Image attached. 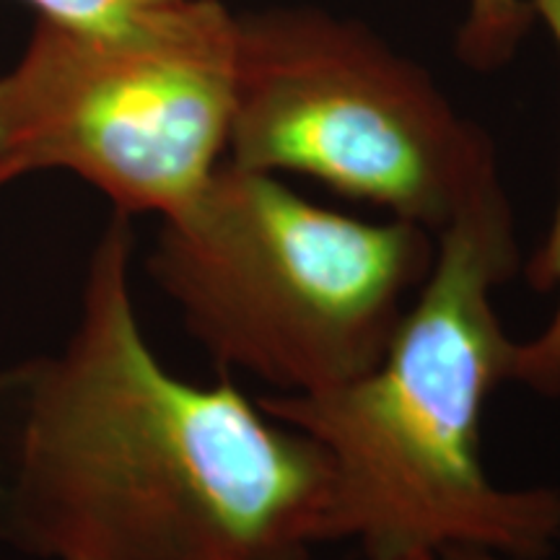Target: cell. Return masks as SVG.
<instances>
[{"mask_svg":"<svg viewBox=\"0 0 560 560\" xmlns=\"http://www.w3.org/2000/svg\"><path fill=\"white\" fill-rule=\"evenodd\" d=\"M132 247L117 213L68 340L0 371V540L42 560H310L342 540L317 441L153 353Z\"/></svg>","mask_w":560,"mask_h":560,"instance_id":"1","label":"cell"},{"mask_svg":"<svg viewBox=\"0 0 560 560\" xmlns=\"http://www.w3.org/2000/svg\"><path fill=\"white\" fill-rule=\"evenodd\" d=\"M516 268L499 182L439 231L429 278L374 369L332 389L257 400L327 454L340 535L369 558L472 548L542 560L560 540V493L499 488L482 462V412L514 382L520 346L493 291Z\"/></svg>","mask_w":560,"mask_h":560,"instance_id":"2","label":"cell"},{"mask_svg":"<svg viewBox=\"0 0 560 560\" xmlns=\"http://www.w3.org/2000/svg\"><path fill=\"white\" fill-rule=\"evenodd\" d=\"M433 255L416 223L342 215L221 161L164 215L149 276L223 371L310 395L382 361Z\"/></svg>","mask_w":560,"mask_h":560,"instance_id":"3","label":"cell"},{"mask_svg":"<svg viewBox=\"0 0 560 560\" xmlns=\"http://www.w3.org/2000/svg\"><path fill=\"white\" fill-rule=\"evenodd\" d=\"M236 19L231 164L304 174L431 234L501 182L486 130L363 24L306 5Z\"/></svg>","mask_w":560,"mask_h":560,"instance_id":"4","label":"cell"},{"mask_svg":"<svg viewBox=\"0 0 560 560\" xmlns=\"http://www.w3.org/2000/svg\"><path fill=\"white\" fill-rule=\"evenodd\" d=\"M240 19L185 0L107 30L39 19L0 75V161L66 170L117 213L164 215L206 185L229 143Z\"/></svg>","mask_w":560,"mask_h":560,"instance_id":"5","label":"cell"},{"mask_svg":"<svg viewBox=\"0 0 560 560\" xmlns=\"http://www.w3.org/2000/svg\"><path fill=\"white\" fill-rule=\"evenodd\" d=\"M529 3L535 16L548 24L560 50V0H529ZM527 278L537 291H556L558 304L548 327L535 340L516 346L514 382L529 384L545 395H560V200L548 240L532 257Z\"/></svg>","mask_w":560,"mask_h":560,"instance_id":"6","label":"cell"},{"mask_svg":"<svg viewBox=\"0 0 560 560\" xmlns=\"http://www.w3.org/2000/svg\"><path fill=\"white\" fill-rule=\"evenodd\" d=\"M535 19L529 0H467L457 34L459 58L475 70L506 66Z\"/></svg>","mask_w":560,"mask_h":560,"instance_id":"7","label":"cell"},{"mask_svg":"<svg viewBox=\"0 0 560 560\" xmlns=\"http://www.w3.org/2000/svg\"><path fill=\"white\" fill-rule=\"evenodd\" d=\"M26 3H32L47 21L83 26V30H107L185 0H26Z\"/></svg>","mask_w":560,"mask_h":560,"instance_id":"8","label":"cell"},{"mask_svg":"<svg viewBox=\"0 0 560 560\" xmlns=\"http://www.w3.org/2000/svg\"><path fill=\"white\" fill-rule=\"evenodd\" d=\"M433 560H514V558H503L495 556V552L488 550H472V548H454V550H444L439 552Z\"/></svg>","mask_w":560,"mask_h":560,"instance_id":"9","label":"cell"},{"mask_svg":"<svg viewBox=\"0 0 560 560\" xmlns=\"http://www.w3.org/2000/svg\"><path fill=\"white\" fill-rule=\"evenodd\" d=\"M13 179H19L16 170H13V166L3 164V161H0V187H3V185H9V182H13Z\"/></svg>","mask_w":560,"mask_h":560,"instance_id":"10","label":"cell"},{"mask_svg":"<svg viewBox=\"0 0 560 560\" xmlns=\"http://www.w3.org/2000/svg\"><path fill=\"white\" fill-rule=\"evenodd\" d=\"M436 556H410V558H369V560H433Z\"/></svg>","mask_w":560,"mask_h":560,"instance_id":"11","label":"cell"}]
</instances>
